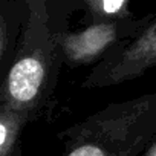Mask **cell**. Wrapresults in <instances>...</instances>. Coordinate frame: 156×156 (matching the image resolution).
Returning a JSON list of instances; mask_svg holds the SVG:
<instances>
[{
  "label": "cell",
  "instance_id": "obj_5",
  "mask_svg": "<svg viewBox=\"0 0 156 156\" xmlns=\"http://www.w3.org/2000/svg\"><path fill=\"white\" fill-rule=\"evenodd\" d=\"M29 119V115L0 104V156H22L20 135Z\"/></svg>",
  "mask_w": 156,
  "mask_h": 156
},
{
  "label": "cell",
  "instance_id": "obj_4",
  "mask_svg": "<svg viewBox=\"0 0 156 156\" xmlns=\"http://www.w3.org/2000/svg\"><path fill=\"white\" fill-rule=\"evenodd\" d=\"M151 12L139 19H115L90 23L81 31L57 32L61 61L69 67L100 63L115 46L135 37L150 20Z\"/></svg>",
  "mask_w": 156,
  "mask_h": 156
},
{
  "label": "cell",
  "instance_id": "obj_3",
  "mask_svg": "<svg viewBox=\"0 0 156 156\" xmlns=\"http://www.w3.org/2000/svg\"><path fill=\"white\" fill-rule=\"evenodd\" d=\"M156 67V12L132 38L115 46L83 81L86 89L116 86Z\"/></svg>",
  "mask_w": 156,
  "mask_h": 156
},
{
  "label": "cell",
  "instance_id": "obj_1",
  "mask_svg": "<svg viewBox=\"0 0 156 156\" xmlns=\"http://www.w3.org/2000/svg\"><path fill=\"white\" fill-rule=\"evenodd\" d=\"M25 2L26 22L3 78L0 104L34 118L54 90L61 57L51 28L49 0Z\"/></svg>",
  "mask_w": 156,
  "mask_h": 156
},
{
  "label": "cell",
  "instance_id": "obj_7",
  "mask_svg": "<svg viewBox=\"0 0 156 156\" xmlns=\"http://www.w3.org/2000/svg\"><path fill=\"white\" fill-rule=\"evenodd\" d=\"M130 0H84L90 23L133 17L129 9Z\"/></svg>",
  "mask_w": 156,
  "mask_h": 156
},
{
  "label": "cell",
  "instance_id": "obj_2",
  "mask_svg": "<svg viewBox=\"0 0 156 156\" xmlns=\"http://www.w3.org/2000/svg\"><path fill=\"white\" fill-rule=\"evenodd\" d=\"M61 138L63 156H139L156 138V92L107 104Z\"/></svg>",
  "mask_w": 156,
  "mask_h": 156
},
{
  "label": "cell",
  "instance_id": "obj_8",
  "mask_svg": "<svg viewBox=\"0 0 156 156\" xmlns=\"http://www.w3.org/2000/svg\"><path fill=\"white\" fill-rule=\"evenodd\" d=\"M139 156H156V138L147 145V148Z\"/></svg>",
  "mask_w": 156,
  "mask_h": 156
},
{
  "label": "cell",
  "instance_id": "obj_6",
  "mask_svg": "<svg viewBox=\"0 0 156 156\" xmlns=\"http://www.w3.org/2000/svg\"><path fill=\"white\" fill-rule=\"evenodd\" d=\"M12 14H9L6 11L5 3H2V12H0V63H2V69L3 73L6 70V63L12 61L14 54L17 51V37H19V31L20 26L25 25V22L22 20L20 14L22 9L19 8L17 2H12Z\"/></svg>",
  "mask_w": 156,
  "mask_h": 156
}]
</instances>
